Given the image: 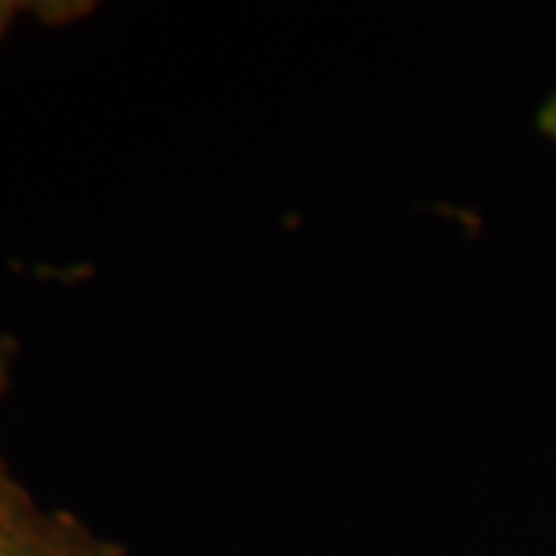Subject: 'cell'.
Returning <instances> with one entry per match:
<instances>
[{
    "label": "cell",
    "mask_w": 556,
    "mask_h": 556,
    "mask_svg": "<svg viewBox=\"0 0 556 556\" xmlns=\"http://www.w3.org/2000/svg\"><path fill=\"white\" fill-rule=\"evenodd\" d=\"M0 556H127L68 510L43 507L20 479L0 482Z\"/></svg>",
    "instance_id": "cell-1"
},
{
    "label": "cell",
    "mask_w": 556,
    "mask_h": 556,
    "mask_svg": "<svg viewBox=\"0 0 556 556\" xmlns=\"http://www.w3.org/2000/svg\"><path fill=\"white\" fill-rule=\"evenodd\" d=\"M22 10H28V7H22V3H13V0H0V40L7 38V31H10V25L16 22Z\"/></svg>",
    "instance_id": "cell-4"
},
{
    "label": "cell",
    "mask_w": 556,
    "mask_h": 556,
    "mask_svg": "<svg viewBox=\"0 0 556 556\" xmlns=\"http://www.w3.org/2000/svg\"><path fill=\"white\" fill-rule=\"evenodd\" d=\"M538 130L551 139V142H556V90L538 109Z\"/></svg>",
    "instance_id": "cell-3"
},
{
    "label": "cell",
    "mask_w": 556,
    "mask_h": 556,
    "mask_svg": "<svg viewBox=\"0 0 556 556\" xmlns=\"http://www.w3.org/2000/svg\"><path fill=\"white\" fill-rule=\"evenodd\" d=\"M13 365H16V340L0 331V399H3V393L10 390ZM7 479H13V473H10L7 460H3V455H0V482H7Z\"/></svg>",
    "instance_id": "cell-2"
}]
</instances>
